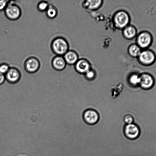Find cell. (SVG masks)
<instances>
[{
	"label": "cell",
	"instance_id": "1",
	"mask_svg": "<svg viewBox=\"0 0 156 156\" xmlns=\"http://www.w3.org/2000/svg\"><path fill=\"white\" fill-rule=\"evenodd\" d=\"M50 47L52 51L56 56H63L69 50V45L65 38L58 37L52 41Z\"/></svg>",
	"mask_w": 156,
	"mask_h": 156
},
{
	"label": "cell",
	"instance_id": "2",
	"mask_svg": "<svg viewBox=\"0 0 156 156\" xmlns=\"http://www.w3.org/2000/svg\"><path fill=\"white\" fill-rule=\"evenodd\" d=\"M10 2L11 1L4 10L5 15L10 20L16 21L20 18L22 11L17 5Z\"/></svg>",
	"mask_w": 156,
	"mask_h": 156
},
{
	"label": "cell",
	"instance_id": "3",
	"mask_svg": "<svg viewBox=\"0 0 156 156\" xmlns=\"http://www.w3.org/2000/svg\"><path fill=\"white\" fill-rule=\"evenodd\" d=\"M40 67L41 63L39 59L34 56L27 58L24 62V69L29 74H33L37 72Z\"/></svg>",
	"mask_w": 156,
	"mask_h": 156
},
{
	"label": "cell",
	"instance_id": "4",
	"mask_svg": "<svg viewBox=\"0 0 156 156\" xmlns=\"http://www.w3.org/2000/svg\"><path fill=\"white\" fill-rule=\"evenodd\" d=\"M139 57L140 62L145 65H152L156 60L155 53L151 50H146L141 52Z\"/></svg>",
	"mask_w": 156,
	"mask_h": 156
},
{
	"label": "cell",
	"instance_id": "5",
	"mask_svg": "<svg viewBox=\"0 0 156 156\" xmlns=\"http://www.w3.org/2000/svg\"><path fill=\"white\" fill-rule=\"evenodd\" d=\"M155 79L153 76L149 74H144L140 76V87L143 89H151L155 85Z\"/></svg>",
	"mask_w": 156,
	"mask_h": 156
},
{
	"label": "cell",
	"instance_id": "6",
	"mask_svg": "<svg viewBox=\"0 0 156 156\" xmlns=\"http://www.w3.org/2000/svg\"><path fill=\"white\" fill-rule=\"evenodd\" d=\"M125 136L130 140H135L139 136L140 130L139 127L134 123L126 125L124 128Z\"/></svg>",
	"mask_w": 156,
	"mask_h": 156
},
{
	"label": "cell",
	"instance_id": "7",
	"mask_svg": "<svg viewBox=\"0 0 156 156\" xmlns=\"http://www.w3.org/2000/svg\"><path fill=\"white\" fill-rule=\"evenodd\" d=\"M114 21L116 26L119 28L126 27L129 23V15L125 12H118L114 16Z\"/></svg>",
	"mask_w": 156,
	"mask_h": 156
},
{
	"label": "cell",
	"instance_id": "8",
	"mask_svg": "<svg viewBox=\"0 0 156 156\" xmlns=\"http://www.w3.org/2000/svg\"><path fill=\"white\" fill-rule=\"evenodd\" d=\"M6 80L9 83L14 84L17 83L20 80L21 74L17 68L11 67L5 74Z\"/></svg>",
	"mask_w": 156,
	"mask_h": 156
},
{
	"label": "cell",
	"instance_id": "9",
	"mask_svg": "<svg viewBox=\"0 0 156 156\" xmlns=\"http://www.w3.org/2000/svg\"><path fill=\"white\" fill-rule=\"evenodd\" d=\"M139 46L146 48L150 46L153 42V37L151 33L144 32L139 35L137 39Z\"/></svg>",
	"mask_w": 156,
	"mask_h": 156
},
{
	"label": "cell",
	"instance_id": "10",
	"mask_svg": "<svg viewBox=\"0 0 156 156\" xmlns=\"http://www.w3.org/2000/svg\"><path fill=\"white\" fill-rule=\"evenodd\" d=\"M83 118L85 123L90 125L96 124L98 122L99 119L97 112L91 109L86 110L84 112Z\"/></svg>",
	"mask_w": 156,
	"mask_h": 156
},
{
	"label": "cell",
	"instance_id": "11",
	"mask_svg": "<svg viewBox=\"0 0 156 156\" xmlns=\"http://www.w3.org/2000/svg\"><path fill=\"white\" fill-rule=\"evenodd\" d=\"M67 65L63 56H56L52 59V66L56 71H63L66 67Z\"/></svg>",
	"mask_w": 156,
	"mask_h": 156
},
{
	"label": "cell",
	"instance_id": "12",
	"mask_svg": "<svg viewBox=\"0 0 156 156\" xmlns=\"http://www.w3.org/2000/svg\"><path fill=\"white\" fill-rule=\"evenodd\" d=\"M90 68L89 62L85 59L78 60L75 64V69L76 71L80 74H85L89 71Z\"/></svg>",
	"mask_w": 156,
	"mask_h": 156
},
{
	"label": "cell",
	"instance_id": "13",
	"mask_svg": "<svg viewBox=\"0 0 156 156\" xmlns=\"http://www.w3.org/2000/svg\"><path fill=\"white\" fill-rule=\"evenodd\" d=\"M63 57L67 64L70 65H75L78 60V56L77 53L73 50H68Z\"/></svg>",
	"mask_w": 156,
	"mask_h": 156
},
{
	"label": "cell",
	"instance_id": "14",
	"mask_svg": "<svg viewBox=\"0 0 156 156\" xmlns=\"http://www.w3.org/2000/svg\"><path fill=\"white\" fill-rule=\"evenodd\" d=\"M45 13L47 17L50 19H53L57 16L58 11L54 5L50 4L48 9L45 11Z\"/></svg>",
	"mask_w": 156,
	"mask_h": 156
},
{
	"label": "cell",
	"instance_id": "15",
	"mask_svg": "<svg viewBox=\"0 0 156 156\" xmlns=\"http://www.w3.org/2000/svg\"><path fill=\"white\" fill-rule=\"evenodd\" d=\"M123 33L125 37L127 39H131L135 36L136 34V30L134 27L129 26L125 28Z\"/></svg>",
	"mask_w": 156,
	"mask_h": 156
},
{
	"label": "cell",
	"instance_id": "16",
	"mask_svg": "<svg viewBox=\"0 0 156 156\" xmlns=\"http://www.w3.org/2000/svg\"><path fill=\"white\" fill-rule=\"evenodd\" d=\"M140 76H139L137 74L132 75L128 80L129 85L132 87H136L140 86Z\"/></svg>",
	"mask_w": 156,
	"mask_h": 156
},
{
	"label": "cell",
	"instance_id": "17",
	"mask_svg": "<svg viewBox=\"0 0 156 156\" xmlns=\"http://www.w3.org/2000/svg\"><path fill=\"white\" fill-rule=\"evenodd\" d=\"M102 1H88L85 3L86 6L91 10H95L101 5Z\"/></svg>",
	"mask_w": 156,
	"mask_h": 156
},
{
	"label": "cell",
	"instance_id": "18",
	"mask_svg": "<svg viewBox=\"0 0 156 156\" xmlns=\"http://www.w3.org/2000/svg\"><path fill=\"white\" fill-rule=\"evenodd\" d=\"M129 54L133 57L139 56L141 52L140 47L136 45L131 46L129 48Z\"/></svg>",
	"mask_w": 156,
	"mask_h": 156
},
{
	"label": "cell",
	"instance_id": "19",
	"mask_svg": "<svg viewBox=\"0 0 156 156\" xmlns=\"http://www.w3.org/2000/svg\"><path fill=\"white\" fill-rule=\"evenodd\" d=\"M49 4L45 1H41L38 3L37 5V9L39 12H44L46 11L48 9Z\"/></svg>",
	"mask_w": 156,
	"mask_h": 156
},
{
	"label": "cell",
	"instance_id": "20",
	"mask_svg": "<svg viewBox=\"0 0 156 156\" xmlns=\"http://www.w3.org/2000/svg\"><path fill=\"white\" fill-rule=\"evenodd\" d=\"M10 67L8 64L2 63L0 65V73L3 74H5L8 72Z\"/></svg>",
	"mask_w": 156,
	"mask_h": 156
},
{
	"label": "cell",
	"instance_id": "21",
	"mask_svg": "<svg viewBox=\"0 0 156 156\" xmlns=\"http://www.w3.org/2000/svg\"><path fill=\"white\" fill-rule=\"evenodd\" d=\"M124 121L126 125L131 124L134 123V119L130 114H127L124 118Z\"/></svg>",
	"mask_w": 156,
	"mask_h": 156
},
{
	"label": "cell",
	"instance_id": "22",
	"mask_svg": "<svg viewBox=\"0 0 156 156\" xmlns=\"http://www.w3.org/2000/svg\"><path fill=\"white\" fill-rule=\"evenodd\" d=\"M85 77L86 79L90 80L94 79L95 77V73L92 70H89L85 74Z\"/></svg>",
	"mask_w": 156,
	"mask_h": 156
},
{
	"label": "cell",
	"instance_id": "23",
	"mask_svg": "<svg viewBox=\"0 0 156 156\" xmlns=\"http://www.w3.org/2000/svg\"><path fill=\"white\" fill-rule=\"evenodd\" d=\"M10 2V1H9L0 0V11L4 10Z\"/></svg>",
	"mask_w": 156,
	"mask_h": 156
},
{
	"label": "cell",
	"instance_id": "24",
	"mask_svg": "<svg viewBox=\"0 0 156 156\" xmlns=\"http://www.w3.org/2000/svg\"><path fill=\"white\" fill-rule=\"evenodd\" d=\"M5 80V75L0 73V85H2Z\"/></svg>",
	"mask_w": 156,
	"mask_h": 156
}]
</instances>
